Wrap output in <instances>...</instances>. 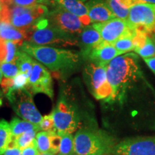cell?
<instances>
[{
    "instance_id": "obj_13",
    "label": "cell",
    "mask_w": 155,
    "mask_h": 155,
    "mask_svg": "<svg viewBox=\"0 0 155 155\" xmlns=\"http://www.w3.org/2000/svg\"><path fill=\"white\" fill-rule=\"evenodd\" d=\"M27 88L32 95L44 94L53 98V80L49 71L39 62L35 61Z\"/></svg>"
},
{
    "instance_id": "obj_31",
    "label": "cell",
    "mask_w": 155,
    "mask_h": 155,
    "mask_svg": "<svg viewBox=\"0 0 155 155\" xmlns=\"http://www.w3.org/2000/svg\"><path fill=\"white\" fill-rule=\"evenodd\" d=\"M14 5L21 7H32L37 5H49L51 0H10Z\"/></svg>"
},
{
    "instance_id": "obj_39",
    "label": "cell",
    "mask_w": 155,
    "mask_h": 155,
    "mask_svg": "<svg viewBox=\"0 0 155 155\" xmlns=\"http://www.w3.org/2000/svg\"><path fill=\"white\" fill-rule=\"evenodd\" d=\"M3 96H4V93L0 89V107L2 106V104H3Z\"/></svg>"
},
{
    "instance_id": "obj_32",
    "label": "cell",
    "mask_w": 155,
    "mask_h": 155,
    "mask_svg": "<svg viewBox=\"0 0 155 155\" xmlns=\"http://www.w3.org/2000/svg\"><path fill=\"white\" fill-rule=\"evenodd\" d=\"M29 78H30V77L28 75L25 74V73H19L16 77L13 78V88L12 91L27 88L28 85Z\"/></svg>"
},
{
    "instance_id": "obj_36",
    "label": "cell",
    "mask_w": 155,
    "mask_h": 155,
    "mask_svg": "<svg viewBox=\"0 0 155 155\" xmlns=\"http://www.w3.org/2000/svg\"><path fill=\"white\" fill-rule=\"evenodd\" d=\"M144 61L146 63L147 66L150 68L151 71L155 74V57L145 58V59H144Z\"/></svg>"
},
{
    "instance_id": "obj_5",
    "label": "cell",
    "mask_w": 155,
    "mask_h": 155,
    "mask_svg": "<svg viewBox=\"0 0 155 155\" xmlns=\"http://www.w3.org/2000/svg\"><path fill=\"white\" fill-rule=\"evenodd\" d=\"M26 41L30 43L49 47H78V40L51 25L47 18L40 21L35 27L27 32Z\"/></svg>"
},
{
    "instance_id": "obj_3",
    "label": "cell",
    "mask_w": 155,
    "mask_h": 155,
    "mask_svg": "<svg viewBox=\"0 0 155 155\" xmlns=\"http://www.w3.org/2000/svg\"><path fill=\"white\" fill-rule=\"evenodd\" d=\"M2 11L0 21L9 23L15 28L27 34L40 21L47 18L49 11L45 5L21 7L14 5L10 0H0Z\"/></svg>"
},
{
    "instance_id": "obj_16",
    "label": "cell",
    "mask_w": 155,
    "mask_h": 155,
    "mask_svg": "<svg viewBox=\"0 0 155 155\" xmlns=\"http://www.w3.org/2000/svg\"><path fill=\"white\" fill-rule=\"evenodd\" d=\"M123 54L124 53L116 50L112 45L101 43L92 51H91L85 59L98 65L106 66L112 60Z\"/></svg>"
},
{
    "instance_id": "obj_37",
    "label": "cell",
    "mask_w": 155,
    "mask_h": 155,
    "mask_svg": "<svg viewBox=\"0 0 155 155\" xmlns=\"http://www.w3.org/2000/svg\"><path fill=\"white\" fill-rule=\"evenodd\" d=\"M120 1L123 4H124L129 8H130L131 7L135 5V0H120Z\"/></svg>"
},
{
    "instance_id": "obj_4",
    "label": "cell",
    "mask_w": 155,
    "mask_h": 155,
    "mask_svg": "<svg viewBox=\"0 0 155 155\" xmlns=\"http://www.w3.org/2000/svg\"><path fill=\"white\" fill-rule=\"evenodd\" d=\"M116 144L111 136L96 128H80L74 135L75 155L111 154Z\"/></svg>"
},
{
    "instance_id": "obj_11",
    "label": "cell",
    "mask_w": 155,
    "mask_h": 155,
    "mask_svg": "<svg viewBox=\"0 0 155 155\" xmlns=\"http://www.w3.org/2000/svg\"><path fill=\"white\" fill-rule=\"evenodd\" d=\"M47 19L55 28L77 38L86 27L78 17L58 5L49 12Z\"/></svg>"
},
{
    "instance_id": "obj_9",
    "label": "cell",
    "mask_w": 155,
    "mask_h": 155,
    "mask_svg": "<svg viewBox=\"0 0 155 155\" xmlns=\"http://www.w3.org/2000/svg\"><path fill=\"white\" fill-rule=\"evenodd\" d=\"M132 30H138L152 36L155 34V5L136 4L129 9L127 19Z\"/></svg>"
},
{
    "instance_id": "obj_19",
    "label": "cell",
    "mask_w": 155,
    "mask_h": 155,
    "mask_svg": "<svg viewBox=\"0 0 155 155\" xmlns=\"http://www.w3.org/2000/svg\"><path fill=\"white\" fill-rule=\"evenodd\" d=\"M14 42L0 38V65L3 63H16L18 48Z\"/></svg>"
},
{
    "instance_id": "obj_10",
    "label": "cell",
    "mask_w": 155,
    "mask_h": 155,
    "mask_svg": "<svg viewBox=\"0 0 155 155\" xmlns=\"http://www.w3.org/2000/svg\"><path fill=\"white\" fill-rule=\"evenodd\" d=\"M114 155H155V136L128 138L117 143Z\"/></svg>"
},
{
    "instance_id": "obj_23",
    "label": "cell",
    "mask_w": 155,
    "mask_h": 155,
    "mask_svg": "<svg viewBox=\"0 0 155 155\" xmlns=\"http://www.w3.org/2000/svg\"><path fill=\"white\" fill-rule=\"evenodd\" d=\"M35 61L28 53H25L22 50H19L17 53V58L16 64L19 69V72L25 73L29 77L30 76L32 71Z\"/></svg>"
},
{
    "instance_id": "obj_18",
    "label": "cell",
    "mask_w": 155,
    "mask_h": 155,
    "mask_svg": "<svg viewBox=\"0 0 155 155\" xmlns=\"http://www.w3.org/2000/svg\"><path fill=\"white\" fill-rule=\"evenodd\" d=\"M0 38L14 42L20 47L26 41V34L9 23L0 21Z\"/></svg>"
},
{
    "instance_id": "obj_38",
    "label": "cell",
    "mask_w": 155,
    "mask_h": 155,
    "mask_svg": "<svg viewBox=\"0 0 155 155\" xmlns=\"http://www.w3.org/2000/svg\"><path fill=\"white\" fill-rule=\"evenodd\" d=\"M149 4V5H155V0H135L136 4Z\"/></svg>"
},
{
    "instance_id": "obj_29",
    "label": "cell",
    "mask_w": 155,
    "mask_h": 155,
    "mask_svg": "<svg viewBox=\"0 0 155 155\" xmlns=\"http://www.w3.org/2000/svg\"><path fill=\"white\" fill-rule=\"evenodd\" d=\"M0 70L5 78H14L20 73L17 64L12 63H3L0 65Z\"/></svg>"
},
{
    "instance_id": "obj_40",
    "label": "cell",
    "mask_w": 155,
    "mask_h": 155,
    "mask_svg": "<svg viewBox=\"0 0 155 155\" xmlns=\"http://www.w3.org/2000/svg\"><path fill=\"white\" fill-rule=\"evenodd\" d=\"M38 155H55V154H52V153L50 152H47V153H39Z\"/></svg>"
},
{
    "instance_id": "obj_41",
    "label": "cell",
    "mask_w": 155,
    "mask_h": 155,
    "mask_svg": "<svg viewBox=\"0 0 155 155\" xmlns=\"http://www.w3.org/2000/svg\"><path fill=\"white\" fill-rule=\"evenodd\" d=\"M2 72L1 71V70H0V84H1V83H2Z\"/></svg>"
},
{
    "instance_id": "obj_8",
    "label": "cell",
    "mask_w": 155,
    "mask_h": 155,
    "mask_svg": "<svg viewBox=\"0 0 155 155\" xmlns=\"http://www.w3.org/2000/svg\"><path fill=\"white\" fill-rule=\"evenodd\" d=\"M5 96L17 115L25 121L40 124L43 116L37 109L32 93L28 88L13 90L7 93Z\"/></svg>"
},
{
    "instance_id": "obj_7",
    "label": "cell",
    "mask_w": 155,
    "mask_h": 155,
    "mask_svg": "<svg viewBox=\"0 0 155 155\" xmlns=\"http://www.w3.org/2000/svg\"><path fill=\"white\" fill-rule=\"evenodd\" d=\"M83 79L91 92L97 100L108 103L112 96V89L106 76V66L89 61L83 68Z\"/></svg>"
},
{
    "instance_id": "obj_34",
    "label": "cell",
    "mask_w": 155,
    "mask_h": 155,
    "mask_svg": "<svg viewBox=\"0 0 155 155\" xmlns=\"http://www.w3.org/2000/svg\"><path fill=\"white\" fill-rule=\"evenodd\" d=\"M39 152L36 146V142L35 141L34 144L31 146L27 147L22 150V155H38Z\"/></svg>"
},
{
    "instance_id": "obj_22",
    "label": "cell",
    "mask_w": 155,
    "mask_h": 155,
    "mask_svg": "<svg viewBox=\"0 0 155 155\" xmlns=\"http://www.w3.org/2000/svg\"><path fill=\"white\" fill-rule=\"evenodd\" d=\"M38 132L39 131L38 130L27 131V132L19 135L16 138L13 139L10 146L17 147L22 150H25V148L34 144L35 141L36 135Z\"/></svg>"
},
{
    "instance_id": "obj_35",
    "label": "cell",
    "mask_w": 155,
    "mask_h": 155,
    "mask_svg": "<svg viewBox=\"0 0 155 155\" xmlns=\"http://www.w3.org/2000/svg\"><path fill=\"white\" fill-rule=\"evenodd\" d=\"M22 150L15 146H10L7 149L4 155H22Z\"/></svg>"
},
{
    "instance_id": "obj_27",
    "label": "cell",
    "mask_w": 155,
    "mask_h": 155,
    "mask_svg": "<svg viewBox=\"0 0 155 155\" xmlns=\"http://www.w3.org/2000/svg\"><path fill=\"white\" fill-rule=\"evenodd\" d=\"M134 30L131 33L128 34L127 35L122 37L118 40L113 45L116 50L121 52L123 53H127V52L131 51L134 50V45L133 38Z\"/></svg>"
},
{
    "instance_id": "obj_28",
    "label": "cell",
    "mask_w": 155,
    "mask_h": 155,
    "mask_svg": "<svg viewBox=\"0 0 155 155\" xmlns=\"http://www.w3.org/2000/svg\"><path fill=\"white\" fill-rule=\"evenodd\" d=\"M135 52L144 59L155 57V42L151 37H149L144 45L140 49L135 50Z\"/></svg>"
},
{
    "instance_id": "obj_33",
    "label": "cell",
    "mask_w": 155,
    "mask_h": 155,
    "mask_svg": "<svg viewBox=\"0 0 155 155\" xmlns=\"http://www.w3.org/2000/svg\"><path fill=\"white\" fill-rule=\"evenodd\" d=\"M61 137L57 132L54 131L52 133L51 139H50V147H51V150L50 153L53 154H58L59 152L60 146H61Z\"/></svg>"
},
{
    "instance_id": "obj_17",
    "label": "cell",
    "mask_w": 155,
    "mask_h": 155,
    "mask_svg": "<svg viewBox=\"0 0 155 155\" xmlns=\"http://www.w3.org/2000/svg\"><path fill=\"white\" fill-rule=\"evenodd\" d=\"M57 5L63 7L81 19L84 26L90 25L91 19L84 0H55Z\"/></svg>"
},
{
    "instance_id": "obj_12",
    "label": "cell",
    "mask_w": 155,
    "mask_h": 155,
    "mask_svg": "<svg viewBox=\"0 0 155 155\" xmlns=\"http://www.w3.org/2000/svg\"><path fill=\"white\" fill-rule=\"evenodd\" d=\"M93 27L99 32L102 39V44L113 45L122 37L133 32L127 21L115 18L103 23L93 24Z\"/></svg>"
},
{
    "instance_id": "obj_6",
    "label": "cell",
    "mask_w": 155,
    "mask_h": 155,
    "mask_svg": "<svg viewBox=\"0 0 155 155\" xmlns=\"http://www.w3.org/2000/svg\"><path fill=\"white\" fill-rule=\"evenodd\" d=\"M51 114L58 134L74 133L81 124L78 108L65 97H61Z\"/></svg>"
},
{
    "instance_id": "obj_20",
    "label": "cell",
    "mask_w": 155,
    "mask_h": 155,
    "mask_svg": "<svg viewBox=\"0 0 155 155\" xmlns=\"http://www.w3.org/2000/svg\"><path fill=\"white\" fill-rule=\"evenodd\" d=\"M9 127L13 139L29 131L38 130L40 131L39 125H36L25 120H21L18 118H14L9 123Z\"/></svg>"
},
{
    "instance_id": "obj_24",
    "label": "cell",
    "mask_w": 155,
    "mask_h": 155,
    "mask_svg": "<svg viewBox=\"0 0 155 155\" xmlns=\"http://www.w3.org/2000/svg\"><path fill=\"white\" fill-rule=\"evenodd\" d=\"M106 3L116 18L127 21L129 15V9L120 0H105Z\"/></svg>"
},
{
    "instance_id": "obj_42",
    "label": "cell",
    "mask_w": 155,
    "mask_h": 155,
    "mask_svg": "<svg viewBox=\"0 0 155 155\" xmlns=\"http://www.w3.org/2000/svg\"><path fill=\"white\" fill-rule=\"evenodd\" d=\"M151 38H152V40H153V41H154V42H155V34H154V35H153L151 36Z\"/></svg>"
},
{
    "instance_id": "obj_21",
    "label": "cell",
    "mask_w": 155,
    "mask_h": 155,
    "mask_svg": "<svg viewBox=\"0 0 155 155\" xmlns=\"http://www.w3.org/2000/svg\"><path fill=\"white\" fill-rule=\"evenodd\" d=\"M9 123L6 120H0V155L5 153L12 141Z\"/></svg>"
},
{
    "instance_id": "obj_44",
    "label": "cell",
    "mask_w": 155,
    "mask_h": 155,
    "mask_svg": "<svg viewBox=\"0 0 155 155\" xmlns=\"http://www.w3.org/2000/svg\"><path fill=\"white\" fill-rule=\"evenodd\" d=\"M103 155H114L113 154H103Z\"/></svg>"
},
{
    "instance_id": "obj_43",
    "label": "cell",
    "mask_w": 155,
    "mask_h": 155,
    "mask_svg": "<svg viewBox=\"0 0 155 155\" xmlns=\"http://www.w3.org/2000/svg\"><path fill=\"white\" fill-rule=\"evenodd\" d=\"M2 11V3H1V1H0V12H1Z\"/></svg>"
},
{
    "instance_id": "obj_26",
    "label": "cell",
    "mask_w": 155,
    "mask_h": 155,
    "mask_svg": "<svg viewBox=\"0 0 155 155\" xmlns=\"http://www.w3.org/2000/svg\"><path fill=\"white\" fill-rule=\"evenodd\" d=\"M53 132L54 131H40L37 134L35 142L39 153L50 152V139Z\"/></svg>"
},
{
    "instance_id": "obj_25",
    "label": "cell",
    "mask_w": 155,
    "mask_h": 155,
    "mask_svg": "<svg viewBox=\"0 0 155 155\" xmlns=\"http://www.w3.org/2000/svg\"><path fill=\"white\" fill-rule=\"evenodd\" d=\"M61 137V146L57 155H75L74 136L73 134H59Z\"/></svg>"
},
{
    "instance_id": "obj_14",
    "label": "cell",
    "mask_w": 155,
    "mask_h": 155,
    "mask_svg": "<svg viewBox=\"0 0 155 155\" xmlns=\"http://www.w3.org/2000/svg\"><path fill=\"white\" fill-rule=\"evenodd\" d=\"M78 40L83 58H86L91 51L99 45L102 42L99 32L94 28L93 25L85 27L78 38Z\"/></svg>"
},
{
    "instance_id": "obj_2",
    "label": "cell",
    "mask_w": 155,
    "mask_h": 155,
    "mask_svg": "<svg viewBox=\"0 0 155 155\" xmlns=\"http://www.w3.org/2000/svg\"><path fill=\"white\" fill-rule=\"evenodd\" d=\"M19 48L55 73H66L73 71L78 65L83 58L81 53L78 52L38 45L27 41L23 42Z\"/></svg>"
},
{
    "instance_id": "obj_15",
    "label": "cell",
    "mask_w": 155,
    "mask_h": 155,
    "mask_svg": "<svg viewBox=\"0 0 155 155\" xmlns=\"http://www.w3.org/2000/svg\"><path fill=\"white\" fill-rule=\"evenodd\" d=\"M86 5L91 23H103L115 18L105 0H89Z\"/></svg>"
},
{
    "instance_id": "obj_30",
    "label": "cell",
    "mask_w": 155,
    "mask_h": 155,
    "mask_svg": "<svg viewBox=\"0 0 155 155\" xmlns=\"http://www.w3.org/2000/svg\"><path fill=\"white\" fill-rule=\"evenodd\" d=\"M39 127L42 131H56L53 118L51 114L42 117V121L39 124Z\"/></svg>"
},
{
    "instance_id": "obj_1",
    "label": "cell",
    "mask_w": 155,
    "mask_h": 155,
    "mask_svg": "<svg viewBox=\"0 0 155 155\" xmlns=\"http://www.w3.org/2000/svg\"><path fill=\"white\" fill-rule=\"evenodd\" d=\"M139 58L134 53H127L114 58L106 65V76L112 89L108 103L122 104L128 89L141 77Z\"/></svg>"
}]
</instances>
